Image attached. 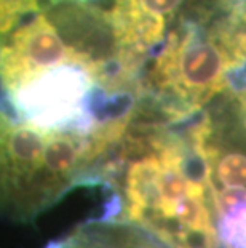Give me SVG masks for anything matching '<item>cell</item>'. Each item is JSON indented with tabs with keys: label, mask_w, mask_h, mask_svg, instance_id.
Returning <instances> with one entry per match:
<instances>
[{
	"label": "cell",
	"mask_w": 246,
	"mask_h": 248,
	"mask_svg": "<svg viewBox=\"0 0 246 248\" xmlns=\"http://www.w3.org/2000/svg\"><path fill=\"white\" fill-rule=\"evenodd\" d=\"M50 0H0V44L34 15L43 12Z\"/></svg>",
	"instance_id": "3"
},
{
	"label": "cell",
	"mask_w": 246,
	"mask_h": 248,
	"mask_svg": "<svg viewBox=\"0 0 246 248\" xmlns=\"http://www.w3.org/2000/svg\"><path fill=\"white\" fill-rule=\"evenodd\" d=\"M46 248H174L147 229L120 218L87 221Z\"/></svg>",
	"instance_id": "2"
},
{
	"label": "cell",
	"mask_w": 246,
	"mask_h": 248,
	"mask_svg": "<svg viewBox=\"0 0 246 248\" xmlns=\"http://www.w3.org/2000/svg\"><path fill=\"white\" fill-rule=\"evenodd\" d=\"M45 130L0 109V216L28 223L78 186L99 184V173L127 131Z\"/></svg>",
	"instance_id": "1"
}]
</instances>
